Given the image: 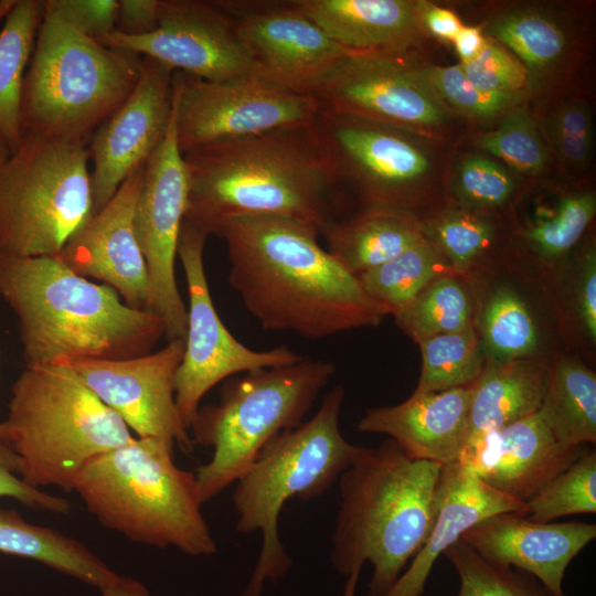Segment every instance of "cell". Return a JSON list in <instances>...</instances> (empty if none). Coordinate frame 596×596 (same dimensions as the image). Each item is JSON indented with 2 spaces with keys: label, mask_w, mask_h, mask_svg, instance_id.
Wrapping results in <instances>:
<instances>
[{
  "label": "cell",
  "mask_w": 596,
  "mask_h": 596,
  "mask_svg": "<svg viewBox=\"0 0 596 596\" xmlns=\"http://www.w3.org/2000/svg\"><path fill=\"white\" fill-rule=\"evenodd\" d=\"M230 263L227 281L266 330L311 340L376 327L391 315L318 242L319 230L267 214L228 217L214 230Z\"/></svg>",
  "instance_id": "cell-1"
},
{
  "label": "cell",
  "mask_w": 596,
  "mask_h": 596,
  "mask_svg": "<svg viewBox=\"0 0 596 596\" xmlns=\"http://www.w3.org/2000/svg\"><path fill=\"white\" fill-rule=\"evenodd\" d=\"M313 123L183 153L189 183L184 221L210 236L228 217L267 214L321 233L341 216L343 195Z\"/></svg>",
  "instance_id": "cell-2"
},
{
  "label": "cell",
  "mask_w": 596,
  "mask_h": 596,
  "mask_svg": "<svg viewBox=\"0 0 596 596\" xmlns=\"http://www.w3.org/2000/svg\"><path fill=\"white\" fill-rule=\"evenodd\" d=\"M0 297L17 316L25 365L136 358L166 336L157 313L128 307L111 287L75 274L57 256L0 252Z\"/></svg>",
  "instance_id": "cell-3"
},
{
  "label": "cell",
  "mask_w": 596,
  "mask_h": 596,
  "mask_svg": "<svg viewBox=\"0 0 596 596\" xmlns=\"http://www.w3.org/2000/svg\"><path fill=\"white\" fill-rule=\"evenodd\" d=\"M441 467L409 457L387 438L362 447L339 477L330 561L344 576L372 565L364 596H385L424 543Z\"/></svg>",
  "instance_id": "cell-4"
},
{
  "label": "cell",
  "mask_w": 596,
  "mask_h": 596,
  "mask_svg": "<svg viewBox=\"0 0 596 596\" xmlns=\"http://www.w3.org/2000/svg\"><path fill=\"white\" fill-rule=\"evenodd\" d=\"M73 491L109 530L131 541L191 556L217 545L202 514L195 473L180 469L173 449L157 438H135L92 459Z\"/></svg>",
  "instance_id": "cell-5"
},
{
  "label": "cell",
  "mask_w": 596,
  "mask_h": 596,
  "mask_svg": "<svg viewBox=\"0 0 596 596\" xmlns=\"http://www.w3.org/2000/svg\"><path fill=\"white\" fill-rule=\"evenodd\" d=\"M1 424L20 477L36 489L72 492L92 459L135 439L124 421L61 362L25 365Z\"/></svg>",
  "instance_id": "cell-6"
},
{
  "label": "cell",
  "mask_w": 596,
  "mask_h": 596,
  "mask_svg": "<svg viewBox=\"0 0 596 596\" xmlns=\"http://www.w3.org/2000/svg\"><path fill=\"white\" fill-rule=\"evenodd\" d=\"M344 387L336 385L316 414L273 437L235 481L236 531L263 536L252 577L240 596H262L266 581L277 582L291 566L278 534L281 509L290 498L311 500L324 493L351 466L362 447L341 434Z\"/></svg>",
  "instance_id": "cell-7"
},
{
  "label": "cell",
  "mask_w": 596,
  "mask_h": 596,
  "mask_svg": "<svg viewBox=\"0 0 596 596\" xmlns=\"http://www.w3.org/2000/svg\"><path fill=\"white\" fill-rule=\"evenodd\" d=\"M140 63L44 11L23 82L22 136L87 142L131 94Z\"/></svg>",
  "instance_id": "cell-8"
},
{
  "label": "cell",
  "mask_w": 596,
  "mask_h": 596,
  "mask_svg": "<svg viewBox=\"0 0 596 596\" xmlns=\"http://www.w3.org/2000/svg\"><path fill=\"white\" fill-rule=\"evenodd\" d=\"M336 372L331 361H299L225 380L216 404L199 408L190 428L195 443L213 447L195 473L202 502L235 482L276 435L300 425Z\"/></svg>",
  "instance_id": "cell-9"
},
{
  "label": "cell",
  "mask_w": 596,
  "mask_h": 596,
  "mask_svg": "<svg viewBox=\"0 0 596 596\" xmlns=\"http://www.w3.org/2000/svg\"><path fill=\"white\" fill-rule=\"evenodd\" d=\"M92 213L87 142L23 135L0 164V252L58 256Z\"/></svg>",
  "instance_id": "cell-10"
},
{
  "label": "cell",
  "mask_w": 596,
  "mask_h": 596,
  "mask_svg": "<svg viewBox=\"0 0 596 596\" xmlns=\"http://www.w3.org/2000/svg\"><path fill=\"white\" fill-rule=\"evenodd\" d=\"M172 89L182 153L211 142L310 125L319 113L311 95L256 73L211 82L174 71Z\"/></svg>",
  "instance_id": "cell-11"
},
{
  "label": "cell",
  "mask_w": 596,
  "mask_h": 596,
  "mask_svg": "<svg viewBox=\"0 0 596 596\" xmlns=\"http://www.w3.org/2000/svg\"><path fill=\"white\" fill-rule=\"evenodd\" d=\"M207 237L183 220L177 255L185 275L189 306L184 352L174 377V400L188 429L195 419L201 400L217 383L302 358L285 345L256 351L231 334L214 307L205 276L203 252Z\"/></svg>",
  "instance_id": "cell-12"
},
{
  "label": "cell",
  "mask_w": 596,
  "mask_h": 596,
  "mask_svg": "<svg viewBox=\"0 0 596 596\" xmlns=\"http://www.w3.org/2000/svg\"><path fill=\"white\" fill-rule=\"evenodd\" d=\"M319 111L394 128L441 125L447 116L426 70L405 51L350 52L313 92Z\"/></svg>",
  "instance_id": "cell-13"
},
{
  "label": "cell",
  "mask_w": 596,
  "mask_h": 596,
  "mask_svg": "<svg viewBox=\"0 0 596 596\" xmlns=\"http://www.w3.org/2000/svg\"><path fill=\"white\" fill-rule=\"evenodd\" d=\"M188 191L173 107L164 139L145 162L134 213L135 234L149 273L151 311L163 320L167 341L184 339L187 333L188 311L178 289L174 263Z\"/></svg>",
  "instance_id": "cell-14"
},
{
  "label": "cell",
  "mask_w": 596,
  "mask_h": 596,
  "mask_svg": "<svg viewBox=\"0 0 596 596\" xmlns=\"http://www.w3.org/2000/svg\"><path fill=\"white\" fill-rule=\"evenodd\" d=\"M100 43L204 81L257 74L233 19L216 1L159 0V23L153 32L129 36L115 30Z\"/></svg>",
  "instance_id": "cell-15"
},
{
  "label": "cell",
  "mask_w": 596,
  "mask_h": 596,
  "mask_svg": "<svg viewBox=\"0 0 596 596\" xmlns=\"http://www.w3.org/2000/svg\"><path fill=\"white\" fill-rule=\"evenodd\" d=\"M233 19L257 74L311 95L350 53L290 1L216 0Z\"/></svg>",
  "instance_id": "cell-16"
},
{
  "label": "cell",
  "mask_w": 596,
  "mask_h": 596,
  "mask_svg": "<svg viewBox=\"0 0 596 596\" xmlns=\"http://www.w3.org/2000/svg\"><path fill=\"white\" fill-rule=\"evenodd\" d=\"M184 339H174L145 355L108 359H65L98 398L113 409L138 438H157L171 449L190 453L193 440L174 400V377L182 361Z\"/></svg>",
  "instance_id": "cell-17"
},
{
  "label": "cell",
  "mask_w": 596,
  "mask_h": 596,
  "mask_svg": "<svg viewBox=\"0 0 596 596\" xmlns=\"http://www.w3.org/2000/svg\"><path fill=\"white\" fill-rule=\"evenodd\" d=\"M174 71L141 56L140 75L129 97L87 141L93 214L143 164L164 139L172 111Z\"/></svg>",
  "instance_id": "cell-18"
},
{
  "label": "cell",
  "mask_w": 596,
  "mask_h": 596,
  "mask_svg": "<svg viewBox=\"0 0 596 596\" xmlns=\"http://www.w3.org/2000/svg\"><path fill=\"white\" fill-rule=\"evenodd\" d=\"M315 128L342 187L359 183L366 203L403 209V198L428 168L426 156L397 128L319 111Z\"/></svg>",
  "instance_id": "cell-19"
},
{
  "label": "cell",
  "mask_w": 596,
  "mask_h": 596,
  "mask_svg": "<svg viewBox=\"0 0 596 596\" xmlns=\"http://www.w3.org/2000/svg\"><path fill=\"white\" fill-rule=\"evenodd\" d=\"M143 168L145 163L129 174L57 257L75 274L111 287L128 307L151 311L149 273L134 228Z\"/></svg>",
  "instance_id": "cell-20"
},
{
  "label": "cell",
  "mask_w": 596,
  "mask_h": 596,
  "mask_svg": "<svg viewBox=\"0 0 596 596\" xmlns=\"http://www.w3.org/2000/svg\"><path fill=\"white\" fill-rule=\"evenodd\" d=\"M589 446L560 443L539 411L469 439L458 462L491 488L525 503Z\"/></svg>",
  "instance_id": "cell-21"
},
{
  "label": "cell",
  "mask_w": 596,
  "mask_h": 596,
  "mask_svg": "<svg viewBox=\"0 0 596 596\" xmlns=\"http://www.w3.org/2000/svg\"><path fill=\"white\" fill-rule=\"evenodd\" d=\"M595 538L594 523L536 522L505 512L477 523L460 540L491 562L531 574L553 596H566L565 572Z\"/></svg>",
  "instance_id": "cell-22"
},
{
  "label": "cell",
  "mask_w": 596,
  "mask_h": 596,
  "mask_svg": "<svg viewBox=\"0 0 596 596\" xmlns=\"http://www.w3.org/2000/svg\"><path fill=\"white\" fill-rule=\"evenodd\" d=\"M471 279L477 294L473 326L487 360L545 358L560 351L552 347L544 321L547 315L556 319L554 309L546 297L535 301L543 291L535 281L510 262Z\"/></svg>",
  "instance_id": "cell-23"
},
{
  "label": "cell",
  "mask_w": 596,
  "mask_h": 596,
  "mask_svg": "<svg viewBox=\"0 0 596 596\" xmlns=\"http://www.w3.org/2000/svg\"><path fill=\"white\" fill-rule=\"evenodd\" d=\"M471 389L418 392L404 402L373 407L358 422L362 433L387 435L414 459L458 462L468 439Z\"/></svg>",
  "instance_id": "cell-24"
},
{
  "label": "cell",
  "mask_w": 596,
  "mask_h": 596,
  "mask_svg": "<svg viewBox=\"0 0 596 596\" xmlns=\"http://www.w3.org/2000/svg\"><path fill=\"white\" fill-rule=\"evenodd\" d=\"M524 505L491 488L459 462L443 466L429 532L385 596H424L437 558L466 531L499 513H521Z\"/></svg>",
  "instance_id": "cell-25"
},
{
  "label": "cell",
  "mask_w": 596,
  "mask_h": 596,
  "mask_svg": "<svg viewBox=\"0 0 596 596\" xmlns=\"http://www.w3.org/2000/svg\"><path fill=\"white\" fill-rule=\"evenodd\" d=\"M297 9L349 52H398L415 40L418 4L407 0H294Z\"/></svg>",
  "instance_id": "cell-26"
},
{
  "label": "cell",
  "mask_w": 596,
  "mask_h": 596,
  "mask_svg": "<svg viewBox=\"0 0 596 596\" xmlns=\"http://www.w3.org/2000/svg\"><path fill=\"white\" fill-rule=\"evenodd\" d=\"M320 235L326 249L356 277L427 237L424 224L405 209L376 204L336 219Z\"/></svg>",
  "instance_id": "cell-27"
},
{
  "label": "cell",
  "mask_w": 596,
  "mask_h": 596,
  "mask_svg": "<svg viewBox=\"0 0 596 596\" xmlns=\"http://www.w3.org/2000/svg\"><path fill=\"white\" fill-rule=\"evenodd\" d=\"M595 213L594 192L568 193L540 207L519 231L525 258L512 265L542 288L551 305L567 259Z\"/></svg>",
  "instance_id": "cell-28"
},
{
  "label": "cell",
  "mask_w": 596,
  "mask_h": 596,
  "mask_svg": "<svg viewBox=\"0 0 596 596\" xmlns=\"http://www.w3.org/2000/svg\"><path fill=\"white\" fill-rule=\"evenodd\" d=\"M549 358L486 361L481 374L470 385L467 441L540 411L547 385Z\"/></svg>",
  "instance_id": "cell-29"
},
{
  "label": "cell",
  "mask_w": 596,
  "mask_h": 596,
  "mask_svg": "<svg viewBox=\"0 0 596 596\" xmlns=\"http://www.w3.org/2000/svg\"><path fill=\"white\" fill-rule=\"evenodd\" d=\"M555 438L566 446L596 443V373L578 355L552 353L540 408Z\"/></svg>",
  "instance_id": "cell-30"
},
{
  "label": "cell",
  "mask_w": 596,
  "mask_h": 596,
  "mask_svg": "<svg viewBox=\"0 0 596 596\" xmlns=\"http://www.w3.org/2000/svg\"><path fill=\"white\" fill-rule=\"evenodd\" d=\"M0 552L40 562L98 589L116 574L81 542L32 524L14 510L0 509Z\"/></svg>",
  "instance_id": "cell-31"
},
{
  "label": "cell",
  "mask_w": 596,
  "mask_h": 596,
  "mask_svg": "<svg viewBox=\"0 0 596 596\" xmlns=\"http://www.w3.org/2000/svg\"><path fill=\"white\" fill-rule=\"evenodd\" d=\"M44 11L45 0H17L0 31V134L10 153L22 141L23 82Z\"/></svg>",
  "instance_id": "cell-32"
},
{
  "label": "cell",
  "mask_w": 596,
  "mask_h": 596,
  "mask_svg": "<svg viewBox=\"0 0 596 596\" xmlns=\"http://www.w3.org/2000/svg\"><path fill=\"white\" fill-rule=\"evenodd\" d=\"M477 294L471 278L449 274L435 279L395 313L396 324L417 344L473 326Z\"/></svg>",
  "instance_id": "cell-33"
},
{
  "label": "cell",
  "mask_w": 596,
  "mask_h": 596,
  "mask_svg": "<svg viewBox=\"0 0 596 596\" xmlns=\"http://www.w3.org/2000/svg\"><path fill=\"white\" fill-rule=\"evenodd\" d=\"M427 238L454 274L472 278L508 263L493 256L496 226L483 215L449 207L424 224Z\"/></svg>",
  "instance_id": "cell-34"
},
{
  "label": "cell",
  "mask_w": 596,
  "mask_h": 596,
  "mask_svg": "<svg viewBox=\"0 0 596 596\" xmlns=\"http://www.w3.org/2000/svg\"><path fill=\"white\" fill-rule=\"evenodd\" d=\"M454 274L426 237L393 259L358 276L362 288L394 316L435 279ZM456 275V274H455Z\"/></svg>",
  "instance_id": "cell-35"
},
{
  "label": "cell",
  "mask_w": 596,
  "mask_h": 596,
  "mask_svg": "<svg viewBox=\"0 0 596 596\" xmlns=\"http://www.w3.org/2000/svg\"><path fill=\"white\" fill-rule=\"evenodd\" d=\"M563 342L576 344L594 358L596 349V247L589 241L570 255L553 296Z\"/></svg>",
  "instance_id": "cell-36"
},
{
  "label": "cell",
  "mask_w": 596,
  "mask_h": 596,
  "mask_svg": "<svg viewBox=\"0 0 596 596\" xmlns=\"http://www.w3.org/2000/svg\"><path fill=\"white\" fill-rule=\"evenodd\" d=\"M421 375L415 391L439 392L470 386L481 374L486 355L475 326L418 343Z\"/></svg>",
  "instance_id": "cell-37"
},
{
  "label": "cell",
  "mask_w": 596,
  "mask_h": 596,
  "mask_svg": "<svg viewBox=\"0 0 596 596\" xmlns=\"http://www.w3.org/2000/svg\"><path fill=\"white\" fill-rule=\"evenodd\" d=\"M596 512V450L589 446L525 502L523 517L536 522Z\"/></svg>",
  "instance_id": "cell-38"
},
{
  "label": "cell",
  "mask_w": 596,
  "mask_h": 596,
  "mask_svg": "<svg viewBox=\"0 0 596 596\" xmlns=\"http://www.w3.org/2000/svg\"><path fill=\"white\" fill-rule=\"evenodd\" d=\"M443 555L459 579L456 596H553L531 574L491 562L460 539Z\"/></svg>",
  "instance_id": "cell-39"
},
{
  "label": "cell",
  "mask_w": 596,
  "mask_h": 596,
  "mask_svg": "<svg viewBox=\"0 0 596 596\" xmlns=\"http://www.w3.org/2000/svg\"><path fill=\"white\" fill-rule=\"evenodd\" d=\"M488 33L511 49L531 71H543L554 64L565 50L561 28L546 15L519 10L496 18Z\"/></svg>",
  "instance_id": "cell-40"
},
{
  "label": "cell",
  "mask_w": 596,
  "mask_h": 596,
  "mask_svg": "<svg viewBox=\"0 0 596 596\" xmlns=\"http://www.w3.org/2000/svg\"><path fill=\"white\" fill-rule=\"evenodd\" d=\"M477 143L485 151L528 174L541 171L546 162L543 140L525 109L510 111L498 129L480 135Z\"/></svg>",
  "instance_id": "cell-41"
},
{
  "label": "cell",
  "mask_w": 596,
  "mask_h": 596,
  "mask_svg": "<svg viewBox=\"0 0 596 596\" xmlns=\"http://www.w3.org/2000/svg\"><path fill=\"white\" fill-rule=\"evenodd\" d=\"M514 190L512 175L482 156L466 158L456 175L457 206L483 215L507 204Z\"/></svg>",
  "instance_id": "cell-42"
},
{
  "label": "cell",
  "mask_w": 596,
  "mask_h": 596,
  "mask_svg": "<svg viewBox=\"0 0 596 596\" xmlns=\"http://www.w3.org/2000/svg\"><path fill=\"white\" fill-rule=\"evenodd\" d=\"M426 75L440 99L477 118L497 116L520 99V94L479 88L468 79L459 64L428 67Z\"/></svg>",
  "instance_id": "cell-43"
},
{
  "label": "cell",
  "mask_w": 596,
  "mask_h": 596,
  "mask_svg": "<svg viewBox=\"0 0 596 596\" xmlns=\"http://www.w3.org/2000/svg\"><path fill=\"white\" fill-rule=\"evenodd\" d=\"M546 131L558 156L567 163L583 167L592 151V118L582 102L560 107L547 120Z\"/></svg>",
  "instance_id": "cell-44"
},
{
  "label": "cell",
  "mask_w": 596,
  "mask_h": 596,
  "mask_svg": "<svg viewBox=\"0 0 596 596\" xmlns=\"http://www.w3.org/2000/svg\"><path fill=\"white\" fill-rule=\"evenodd\" d=\"M459 65L471 83L489 92L520 94L528 82L522 64L489 41L476 58Z\"/></svg>",
  "instance_id": "cell-45"
},
{
  "label": "cell",
  "mask_w": 596,
  "mask_h": 596,
  "mask_svg": "<svg viewBox=\"0 0 596 596\" xmlns=\"http://www.w3.org/2000/svg\"><path fill=\"white\" fill-rule=\"evenodd\" d=\"M118 0H45V12L100 42L116 30Z\"/></svg>",
  "instance_id": "cell-46"
},
{
  "label": "cell",
  "mask_w": 596,
  "mask_h": 596,
  "mask_svg": "<svg viewBox=\"0 0 596 596\" xmlns=\"http://www.w3.org/2000/svg\"><path fill=\"white\" fill-rule=\"evenodd\" d=\"M0 498H11L22 504L55 513H66L70 503L62 497L49 494L26 485L19 472L18 457L0 422Z\"/></svg>",
  "instance_id": "cell-47"
},
{
  "label": "cell",
  "mask_w": 596,
  "mask_h": 596,
  "mask_svg": "<svg viewBox=\"0 0 596 596\" xmlns=\"http://www.w3.org/2000/svg\"><path fill=\"white\" fill-rule=\"evenodd\" d=\"M159 23V0H119L116 31L129 36L153 32Z\"/></svg>",
  "instance_id": "cell-48"
},
{
  "label": "cell",
  "mask_w": 596,
  "mask_h": 596,
  "mask_svg": "<svg viewBox=\"0 0 596 596\" xmlns=\"http://www.w3.org/2000/svg\"><path fill=\"white\" fill-rule=\"evenodd\" d=\"M419 22L423 20L425 26L435 36L454 41L464 26L459 18L450 10L439 7H427L423 13L419 12Z\"/></svg>",
  "instance_id": "cell-49"
},
{
  "label": "cell",
  "mask_w": 596,
  "mask_h": 596,
  "mask_svg": "<svg viewBox=\"0 0 596 596\" xmlns=\"http://www.w3.org/2000/svg\"><path fill=\"white\" fill-rule=\"evenodd\" d=\"M453 42L462 64L476 58L483 50L487 40L479 28L462 26Z\"/></svg>",
  "instance_id": "cell-50"
},
{
  "label": "cell",
  "mask_w": 596,
  "mask_h": 596,
  "mask_svg": "<svg viewBox=\"0 0 596 596\" xmlns=\"http://www.w3.org/2000/svg\"><path fill=\"white\" fill-rule=\"evenodd\" d=\"M102 596H150L139 581L124 575L115 576L99 588Z\"/></svg>",
  "instance_id": "cell-51"
},
{
  "label": "cell",
  "mask_w": 596,
  "mask_h": 596,
  "mask_svg": "<svg viewBox=\"0 0 596 596\" xmlns=\"http://www.w3.org/2000/svg\"><path fill=\"white\" fill-rule=\"evenodd\" d=\"M362 568H355L347 576L341 596H355Z\"/></svg>",
  "instance_id": "cell-52"
},
{
  "label": "cell",
  "mask_w": 596,
  "mask_h": 596,
  "mask_svg": "<svg viewBox=\"0 0 596 596\" xmlns=\"http://www.w3.org/2000/svg\"><path fill=\"white\" fill-rule=\"evenodd\" d=\"M17 3V0H1L0 1V31L9 15V13L11 12V10L13 9V7L15 6Z\"/></svg>",
  "instance_id": "cell-53"
},
{
  "label": "cell",
  "mask_w": 596,
  "mask_h": 596,
  "mask_svg": "<svg viewBox=\"0 0 596 596\" xmlns=\"http://www.w3.org/2000/svg\"><path fill=\"white\" fill-rule=\"evenodd\" d=\"M10 156V150L0 134V164Z\"/></svg>",
  "instance_id": "cell-54"
}]
</instances>
